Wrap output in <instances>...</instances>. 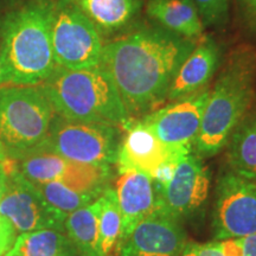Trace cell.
<instances>
[{
  "mask_svg": "<svg viewBox=\"0 0 256 256\" xmlns=\"http://www.w3.org/2000/svg\"><path fill=\"white\" fill-rule=\"evenodd\" d=\"M196 44L164 28H145L104 46L100 66L113 78L130 118L139 119L166 100Z\"/></svg>",
  "mask_w": 256,
  "mask_h": 256,
  "instance_id": "cell-1",
  "label": "cell"
},
{
  "mask_svg": "<svg viewBox=\"0 0 256 256\" xmlns=\"http://www.w3.org/2000/svg\"><path fill=\"white\" fill-rule=\"evenodd\" d=\"M52 2L34 0L0 25L4 86H40L56 68L51 42Z\"/></svg>",
  "mask_w": 256,
  "mask_h": 256,
  "instance_id": "cell-2",
  "label": "cell"
},
{
  "mask_svg": "<svg viewBox=\"0 0 256 256\" xmlns=\"http://www.w3.org/2000/svg\"><path fill=\"white\" fill-rule=\"evenodd\" d=\"M256 50L238 48L224 63L210 90L200 127L192 151L200 158H210L226 146L230 136L248 114L255 95Z\"/></svg>",
  "mask_w": 256,
  "mask_h": 256,
  "instance_id": "cell-3",
  "label": "cell"
},
{
  "mask_svg": "<svg viewBox=\"0 0 256 256\" xmlns=\"http://www.w3.org/2000/svg\"><path fill=\"white\" fill-rule=\"evenodd\" d=\"M40 87L55 114L69 120L124 127L130 116L102 66L82 70L57 66Z\"/></svg>",
  "mask_w": 256,
  "mask_h": 256,
  "instance_id": "cell-4",
  "label": "cell"
},
{
  "mask_svg": "<svg viewBox=\"0 0 256 256\" xmlns=\"http://www.w3.org/2000/svg\"><path fill=\"white\" fill-rule=\"evenodd\" d=\"M55 112L40 86L0 87V144L18 159L44 142Z\"/></svg>",
  "mask_w": 256,
  "mask_h": 256,
  "instance_id": "cell-5",
  "label": "cell"
},
{
  "mask_svg": "<svg viewBox=\"0 0 256 256\" xmlns=\"http://www.w3.org/2000/svg\"><path fill=\"white\" fill-rule=\"evenodd\" d=\"M121 133L118 126L69 120L54 115L49 132L36 148H43L81 164L113 168Z\"/></svg>",
  "mask_w": 256,
  "mask_h": 256,
  "instance_id": "cell-6",
  "label": "cell"
},
{
  "mask_svg": "<svg viewBox=\"0 0 256 256\" xmlns=\"http://www.w3.org/2000/svg\"><path fill=\"white\" fill-rule=\"evenodd\" d=\"M51 42L57 66L82 70L101 64L104 43L100 32L75 0L52 2Z\"/></svg>",
  "mask_w": 256,
  "mask_h": 256,
  "instance_id": "cell-7",
  "label": "cell"
},
{
  "mask_svg": "<svg viewBox=\"0 0 256 256\" xmlns=\"http://www.w3.org/2000/svg\"><path fill=\"white\" fill-rule=\"evenodd\" d=\"M4 166L8 185L0 202V215L6 217L19 234L37 230L66 232V214L51 206L36 185L24 177L17 160L8 156Z\"/></svg>",
  "mask_w": 256,
  "mask_h": 256,
  "instance_id": "cell-8",
  "label": "cell"
},
{
  "mask_svg": "<svg viewBox=\"0 0 256 256\" xmlns=\"http://www.w3.org/2000/svg\"><path fill=\"white\" fill-rule=\"evenodd\" d=\"M217 241L256 234V180L230 171L218 178L212 211Z\"/></svg>",
  "mask_w": 256,
  "mask_h": 256,
  "instance_id": "cell-9",
  "label": "cell"
},
{
  "mask_svg": "<svg viewBox=\"0 0 256 256\" xmlns=\"http://www.w3.org/2000/svg\"><path fill=\"white\" fill-rule=\"evenodd\" d=\"M156 209L183 222L203 209L210 188V172L202 158L190 152L179 160L168 182L154 183Z\"/></svg>",
  "mask_w": 256,
  "mask_h": 256,
  "instance_id": "cell-10",
  "label": "cell"
},
{
  "mask_svg": "<svg viewBox=\"0 0 256 256\" xmlns=\"http://www.w3.org/2000/svg\"><path fill=\"white\" fill-rule=\"evenodd\" d=\"M16 160L24 177L34 184L57 182L74 188H104L113 178V168L81 164L43 148L32 150Z\"/></svg>",
  "mask_w": 256,
  "mask_h": 256,
  "instance_id": "cell-11",
  "label": "cell"
},
{
  "mask_svg": "<svg viewBox=\"0 0 256 256\" xmlns=\"http://www.w3.org/2000/svg\"><path fill=\"white\" fill-rule=\"evenodd\" d=\"M209 94L206 87L136 120L165 145L192 151Z\"/></svg>",
  "mask_w": 256,
  "mask_h": 256,
  "instance_id": "cell-12",
  "label": "cell"
},
{
  "mask_svg": "<svg viewBox=\"0 0 256 256\" xmlns=\"http://www.w3.org/2000/svg\"><path fill=\"white\" fill-rule=\"evenodd\" d=\"M186 243L182 222L156 209L118 243L116 252L119 256H180Z\"/></svg>",
  "mask_w": 256,
  "mask_h": 256,
  "instance_id": "cell-13",
  "label": "cell"
},
{
  "mask_svg": "<svg viewBox=\"0 0 256 256\" xmlns=\"http://www.w3.org/2000/svg\"><path fill=\"white\" fill-rule=\"evenodd\" d=\"M126 134L121 138L118 153V174L136 170L148 174L152 179L162 165L179 162L191 151L176 148L162 144L148 128L130 118L122 127Z\"/></svg>",
  "mask_w": 256,
  "mask_h": 256,
  "instance_id": "cell-14",
  "label": "cell"
},
{
  "mask_svg": "<svg viewBox=\"0 0 256 256\" xmlns=\"http://www.w3.org/2000/svg\"><path fill=\"white\" fill-rule=\"evenodd\" d=\"M115 192L121 216L120 242L156 209L154 182L144 172L130 170L119 174Z\"/></svg>",
  "mask_w": 256,
  "mask_h": 256,
  "instance_id": "cell-15",
  "label": "cell"
},
{
  "mask_svg": "<svg viewBox=\"0 0 256 256\" xmlns=\"http://www.w3.org/2000/svg\"><path fill=\"white\" fill-rule=\"evenodd\" d=\"M220 62V46L212 38H204L196 44L178 69L166 98L172 102L208 87L218 69Z\"/></svg>",
  "mask_w": 256,
  "mask_h": 256,
  "instance_id": "cell-16",
  "label": "cell"
},
{
  "mask_svg": "<svg viewBox=\"0 0 256 256\" xmlns=\"http://www.w3.org/2000/svg\"><path fill=\"white\" fill-rule=\"evenodd\" d=\"M147 14L166 30L190 40L200 36L204 28L192 0H150Z\"/></svg>",
  "mask_w": 256,
  "mask_h": 256,
  "instance_id": "cell-17",
  "label": "cell"
},
{
  "mask_svg": "<svg viewBox=\"0 0 256 256\" xmlns=\"http://www.w3.org/2000/svg\"><path fill=\"white\" fill-rule=\"evenodd\" d=\"M100 34H114L130 23L140 8L139 0H75Z\"/></svg>",
  "mask_w": 256,
  "mask_h": 256,
  "instance_id": "cell-18",
  "label": "cell"
},
{
  "mask_svg": "<svg viewBox=\"0 0 256 256\" xmlns=\"http://www.w3.org/2000/svg\"><path fill=\"white\" fill-rule=\"evenodd\" d=\"M232 171L256 180V114H247L232 130L226 142Z\"/></svg>",
  "mask_w": 256,
  "mask_h": 256,
  "instance_id": "cell-19",
  "label": "cell"
},
{
  "mask_svg": "<svg viewBox=\"0 0 256 256\" xmlns=\"http://www.w3.org/2000/svg\"><path fill=\"white\" fill-rule=\"evenodd\" d=\"M5 256H80L66 232L37 230L19 234Z\"/></svg>",
  "mask_w": 256,
  "mask_h": 256,
  "instance_id": "cell-20",
  "label": "cell"
},
{
  "mask_svg": "<svg viewBox=\"0 0 256 256\" xmlns=\"http://www.w3.org/2000/svg\"><path fill=\"white\" fill-rule=\"evenodd\" d=\"M98 198L66 215L64 228L80 256H101L98 249Z\"/></svg>",
  "mask_w": 256,
  "mask_h": 256,
  "instance_id": "cell-21",
  "label": "cell"
},
{
  "mask_svg": "<svg viewBox=\"0 0 256 256\" xmlns=\"http://www.w3.org/2000/svg\"><path fill=\"white\" fill-rule=\"evenodd\" d=\"M98 249L101 256H113L121 230V216L115 188L108 185L98 197Z\"/></svg>",
  "mask_w": 256,
  "mask_h": 256,
  "instance_id": "cell-22",
  "label": "cell"
},
{
  "mask_svg": "<svg viewBox=\"0 0 256 256\" xmlns=\"http://www.w3.org/2000/svg\"><path fill=\"white\" fill-rule=\"evenodd\" d=\"M43 197L49 202L52 206L58 209L64 214L83 208L92 203L101 196L104 188H82L64 185L57 182L50 183L34 184Z\"/></svg>",
  "mask_w": 256,
  "mask_h": 256,
  "instance_id": "cell-23",
  "label": "cell"
},
{
  "mask_svg": "<svg viewBox=\"0 0 256 256\" xmlns=\"http://www.w3.org/2000/svg\"><path fill=\"white\" fill-rule=\"evenodd\" d=\"M204 26L222 28L229 18L230 0H192Z\"/></svg>",
  "mask_w": 256,
  "mask_h": 256,
  "instance_id": "cell-24",
  "label": "cell"
},
{
  "mask_svg": "<svg viewBox=\"0 0 256 256\" xmlns=\"http://www.w3.org/2000/svg\"><path fill=\"white\" fill-rule=\"evenodd\" d=\"M236 2L246 30L256 40V0H236Z\"/></svg>",
  "mask_w": 256,
  "mask_h": 256,
  "instance_id": "cell-25",
  "label": "cell"
},
{
  "mask_svg": "<svg viewBox=\"0 0 256 256\" xmlns=\"http://www.w3.org/2000/svg\"><path fill=\"white\" fill-rule=\"evenodd\" d=\"M180 256H223L218 241L208 243L188 242Z\"/></svg>",
  "mask_w": 256,
  "mask_h": 256,
  "instance_id": "cell-26",
  "label": "cell"
},
{
  "mask_svg": "<svg viewBox=\"0 0 256 256\" xmlns=\"http://www.w3.org/2000/svg\"><path fill=\"white\" fill-rule=\"evenodd\" d=\"M16 238H17V232L14 228L11 222L0 215V255H4L12 247Z\"/></svg>",
  "mask_w": 256,
  "mask_h": 256,
  "instance_id": "cell-27",
  "label": "cell"
},
{
  "mask_svg": "<svg viewBox=\"0 0 256 256\" xmlns=\"http://www.w3.org/2000/svg\"><path fill=\"white\" fill-rule=\"evenodd\" d=\"M218 246L223 256H243L241 238L220 240Z\"/></svg>",
  "mask_w": 256,
  "mask_h": 256,
  "instance_id": "cell-28",
  "label": "cell"
},
{
  "mask_svg": "<svg viewBox=\"0 0 256 256\" xmlns=\"http://www.w3.org/2000/svg\"><path fill=\"white\" fill-rule=\"evenodd\" d=\"M241 244L243 256H256V234L241 238Z\"/></svg>",
  "mask_w": 256,
  "mask_h": 256,
  "instance_id": "cell-29",
  "label": "cell"
},
{
  "mask_svg": "<svg viewBox=\"0 0 256 256\" xmlns=\"http://www.w3.org/2000/svg\"><path fill=\"white\" fill-rule=\"evenodd\" d=\"M6 185H8V174H6L4 162H0V202L5 194Z\"/></svg>",
  "mask_w": 256,
  "mask_h": 256,
  "instance_id": "cell-30",
  "label": "cell"
},
{
  "mask_svg": "<svg viewBox=\"0 0 256 256\" xmlns=\"http://www.w3.org/2000/svg\"><path fill=\"white\" fill-rule=\"evenodd\" d=\"M8 158V153H6V150L4 148V146L0 144V162H4V160H6Z\"/></svg>",
  "mask_w": 256,
  "mask_h": 256,
  "instance_id": "cell-31",
  "label": "cell"
},
{
  "mask_svg": "<svg viewBox=\"0 0 256 256\" xmlns=\"http://www.w3.org/2000/svg\"><path fill=\"white\" fill-rule=\"evenodd\" d=\"M4 86V75H2V50H0V87Z\"/></svg>",
  "mask_w": 256,
  "mask_h": 256,
  "instance_id": "cell-32",
  "label": "cell"
},
{
  "mask_svg": "<svg viewBox=\"0 0 256 256\" xmlns=\"http://www.w3.org/2000/svg\"><path fill=\"white\" fill-rule=\"evenodd\" d=\"M0 2H2V0H0Z\"/></svg>",
  "mask_w": 256,
  "mask_h": 256,
  "instance_id": "cell-33",
  "label": "cell"
},
{
  "mask_svg": "<svg viewBox=\"0 0 256 256\" xmlns=\"http://www.w3.org/2000/svg\"><path fill=\"white\" fill-rule=\"evenodd\" d=\"M0 256H2V255H0Z\"/></svg>",
  "mask_w": 256,
  "mask_h": 256,
  "instance_id": "cell-34",
  "label": "cell"
}]
</instances>
